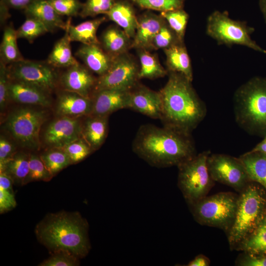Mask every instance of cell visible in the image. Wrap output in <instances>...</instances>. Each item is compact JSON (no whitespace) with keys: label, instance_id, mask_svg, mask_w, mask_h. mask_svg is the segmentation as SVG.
<instances>
[{"label":"cell","instance_id":"cell-4","mask_svg":"<svg viewBox=\"0 0 266 266\" xmlns=\"http://www.w3.org/2000/svg\"><path fill=\"white\" fill-rule=\"evenodd\" d=\"M235 122L248 133L266 135V77L255 76L239 86L234 93Z\"/></svg>","mask_w":266,"mask_h":266},{"label":"cell","instance_id":"cell-11","mask_svg":"<svg viewBox=\"0 0 266 266\" xmlns=\"http://www.w3.org/2000/svg\"><path fill=\"white\" fill-rule=\"evenodd\" d=\"M139 70L128 52L117 56L108 70L97 78L94 92L105 89L131 90L138 83Z\"/></svg>","mask_w":266,"mask_h":266},{"label":"cell","instance_id":"cell-22","mask_svg":"<svg viewBox=\"0 0 266 266\" xmlns=\"http://www.w3.org/2000/svg\"><path fill=\"white\" fill-rule=\"evenodd\" d=\"M133 3L129 0H116L106 15L107 18L121 27L132 39L137 26V17Z\"/></svg>","mask_w":266,"mask_h":266},{"label":"cell","instance_id":"cell-35","mask_svg":"<svg viewBox=\"0 0 266 266\" xmlns=\"http://www.w3.org/2000/svg\"><path fill=\"white\" fill-rule=\"evenodd\" d=\"M53 177V175L46 168L40 156L34 154H30L29 173L23 185L34 181L48 182Z\"/></svg>","mask_w":266,"mask_h":266},{"label":"cell","instance_id":"cell-38","mask_svg":"<svg viewBox=\"0 0 266 266\" xmlns=\"http://www.w3.org/2000/svg\"><path fill=\"white\" fill-rule=\"evenodd\" d=\"M179 43L180 41L174 32L166 22L155 36L150 49H166Z\"/></svg>","mask_w":266,"mask_h":266},{"label":"cell","instance_id":"cell-6","mask_svg":"<svg viewBox=\"0 0 266 266\" xmlns=\"http://www.w3.org/2000/svg\"><path fill=\"white\" fill-rule=\"evenodd\" d=\"M209 150L196 154L178 166V185L191 205L206 197L213 185L207 166Z\"/></svg>","mask_w":266,"mask_h":266},{"label":"cell","instance_id":"cell-51","mask_svg":"<svg viewBox=\"0 0 266 266\" xmlns=\"http://www.w3.org/2000/svg\"><path fill=\"white\" fill-rule=\"evenodd\" d=\"M250 151L266 154V135L263 137V139L260 142L258 143Z\"/></svg>","mask_w":266,"mask_h":266},{"label":"cell","instance_id":"cell-7","mask_svg":"<svg viewBox=\"0 0 266 266\" xmlns=\"http://www.w3.org/2000/svg\"><path fill=\"white\" fill-rule=\"evenodd\" d=\"M238 198L231 192L206 196L192 205L193 215L201 225L229 231L234 219Z\"/></svg>","mask_w":266,"mask_h":266},{"label":"cell","instance_id":"cell-18","mask_svg":"<svg viewBox=\"0 0 266 266\" xmlns=\"http://www.w3.org/2000/svg\"><path fill=\"white\" fill-rule=\"evenodd\" d=\"M92 107V97L63 90L58 96L56 110L60 116L76 118L90 115Z\"/></svg>","mask_w":266,"mask_h":266},{"label":"cell","instance_id":"cell-29","mask_svg":"<svg viewBox=\"0 0 266 266\" xmlns=\"http://www.w3.org/2000/svg\"><path fill=\"white\" fill-rule=\"evenodd\" d=\"M16 30L13 26L4 28L0 46V61L6 65L24 60L17 43Z\"/></svg>","mask_w":266,"mask_h":266},{"label":"cell","instance_id":"cell-25","mask_svg":"<svg viewBox=\"0 0 266 266\" xmlns=\"http://www.w3.org/2000/svg\"><path fill=\"white\" fill-rule=\"evenodd\" d=\"M106 20L104 16L85 21L76 25L71 24V17L67 20L65 30L67 31L70 41L81 42L83 44H100L97 36L100 26Z\"/></svg>","mask_w":266,"mask_h":266},{"label":"cell","instance_id":"cell-1","mask_svg":"<svg viewBox=\"0 0 266 266\" xmlns=\"http://www.w3.org/2000/svg\"><path fill=\"white\" fill-rule=\"evenodd\" d=\"M132 149L140 158L157 167L178 166L197 154L191 134L152 124L139 127Z\"/></svg>","mask_w":266,"mask_h":266},{"label":"cell","instance_id":"cell-28","mask_svg":"<svg viewBox=\"0 0 266 266\" xmlns=\"http://www.w3.org/2000/svg\"><path fill=\"white\" fill-rule=\"evenodd\" d=\"M54 44L47 62L55 68H68L78 64L72 54L70 39L67 31Z\"/></svg>","mask_w":266,"mask_h":266},{"label":"cell","instance_id":"cell-31","mask_svg":"<svg viewBox=\"0 0 266 266\" xmlns=\"http://www.w3.org/2000/svg\"><path fill=\"white\" fill-rule=\"evenodd\" d=\"M246 253L266 254V215L255 230L235 247Z\"/></svg>","mask_w":266,"mask_h":266},{"label":"cell","instance_id":"cell-34","mask_svg":"<svg viewBox=\"0 0 266 266\" xmlns=\"http://www.w3.org/2000/svg\"><path fill=\"white\" fill-rule=\"evenodd\" d=\"M169 27L176 33L180 41L184 42L186 26L189 19L188 14L183 8L161 12Z\"/></svg>","mask_w":266,"mask_h":266},{"label":"cell","instance_id":"cell-42","mask_svg":"<svg viewBox=\"0 0 266 266\" xmlns=\"http://www.w3.org/2000/svg\"><path fill=\"white\" fill-rule=\"evenodd\" d=\"M56 12L62 16L79 15L83 3L79 0H48Z\"/></svg>","mask_w":266,"mask_h":266},{"label":"cell","instance_id":"cell-43","mask_svg":"<svg viewBox=\"0 0 266 266\" xmlns=\"http://www.w3.org/2000/svg\"><path fill=\"white\" fill-rule=\"evenodd\" d=\"M10 81L7 66L0 61V109L4 110L9 100V87Z\"/></svg>","mask_w":266,"mask_h":266},{"label":"cell","instance_id":"cell-47","mask_svg":"<svg viewBox=\"0 0 266 266\" xmlns=\"http://www.w3.org/2000/svg\"><path fill=\"white\" fill-rule=\"evenodd\" d=\"M37 0H0L9 8L25 10Z\"/></svg>","mask_w":266,"mask_h":266},{"label":"cell","instance_id":"cell-36","mask_svg":"<svg viewBox=\"0 0 266 266\" xmlns=\"http://www.w3.org/2000/svg\"><path fill=\"white\" fill-rule=\"evenodd\" d=\"M47 32L48 30L42 22L31 17H27L24 22L16 30L17 38L25 39L30 43Z\"/></svg>","mask_w":266,"mask_h":266},{"label":"cell","instance_id":"cell-39","mask_svg":"<svg viewBox=\"0 0 266 266\" xmlns=\"http://www.w3.org/2000/svg\"><path fill=\"white\" fill-rule=\"evenodd\" d=\"M116 0H86L83 3L79 15L82 18L95 17L100 14L106 15Z\"/></svg>","mask_w":266,"mask_h":266},{"label":"cell","instance_id":"cell-37","mask_svg":"<svg viewBox=\"0 0 266 266\" xmlns=\"http://www.w3.org/2000/svg\"><path fill=\"white\" fill-rule=\"evenodd\" d=\"M138 7L148 10L166 12L183 8L185 0H129Z\"/></svg>","mask_w":266,"mask_h":266},{"label":"cell","instance_id":"cell-2","mask_svg":"<svg viewBox=\"0 0 266 266\" xmlns=\"http://www.w3.org/2000/svg\"><path fill=\"white\" fill-rule=\"evenodd\" d=\"M168 74L167 82L159 91L162 98L160 120L163 126L191 134L205 117L206 105L192 81L184 75L174 72H168Z\"/></svg>","mask_w":266,"mask_h":266},{"label":"cell","instance_id":"cell-5","mask_svg":"<svg viewBox=\"0 0 266 266\" xmlns=\"http://www.w3.org/2000/svg\"><path fill=\"white\" fill-rule=\"evenodd\" d=\"M257 184L250 181L240 192L234 219L228 231L231 248L236 247L248 236L265 214L266 191Z\"/></svg>","mask_w":266,"mask_h":266},{"label":"cell","instance_id":"cell-23","mask_svg":"<svg viewBox=\"0 0 266 266\" xmlns=\"http://www.w3.org/2000/svg\"><path fill=\"white\" fill-rule=\"evenodd\" d=\"M100 41L103 49L113 58L128 52L132 48V39L123 30L116 26L106 29Z\"/></svg>","mask_w":266,"mask_h":266},{"label":"cell","instance_id":"cell-53","mask_svg":"<svg viewBox=\"0 0 266 266\" xmlns=\"http://www.w3.org/2000/svg\"><path fill=\"white\" fill-rule=\"evenodd\" d=\"M265 214L266 215V210H265Z\"/></svg>","mask_w":266,"mask_h":266},{"label":"cell","instance_id":"cell-46","mask_svg":"<svg viewBox=\"0 0 266 266\" xmlns=\"http://www.w3.org/2000/svg\"><path fill=\"white\" fill-rule=\"evenodd\" d=\"M16 153L13 145L5 137L0 138V167L3 166Z\"/></svg>","mask_w":266,"mask_h":266},{"label":"cell","instance_id":"cell-8","mask_svg":"<svg viewBox=\"0 0 266 266\" xmlns=\"http://www.w3.org/2000/svg\"><path fill=\"white\" fill-rule=\"evenodd\" d=\"M254 31L246 22L231 19L226 11L215 10L207 19L206 33L218 44L240 45L266 54V50L251 38Z\"/></svg>","mask_w":266,"mask_h":266},{"label":"cell","instance_id":"cell-44","mask_svg":"<svg viewBox=\"0 0 266 266\" xmlns=\"http://www.w3.org/2000/svg\"><path fill=\"white\" fill-rule=\"evenodd\" d=\"M17 205L14 193L0 188V213L2 214L14 209Z\"/></svg>","mask_w":266,"mask_h":266},{"label":"cell","instance_id":"cell-3","mask_svg":"<svg viewBox=\"0 0 266 266\" xmlns=\"http://www.w3.org/2000/svg\"><path fill=\"white\" fill-rule=\"evenodd\" d=\"M88 231L89 224L79 212L62 211L47 214L36 225L34 232L50 254L66 251L82 259L91 249Z\"/></svg>","mask_w":266,"mask_h":266},{"label":"cell","instance_id":"cell-19","mask_svg":"<svg viewBox=\"0 0 266 266\" xmlns=\"http://www.w3.org/2000/svg\"><path fill=\"white\" fill-rule=\"evenodd\" d=\"M85 66L99 76L104 74L110 67L113 57L107 53L100 44H83L75 53Z\"/></svg>","mask_w":266,"mask_h":266},{"label":"cell","instance_id":"cell-14","mask_svg":"<svg viewBox=\"0 0 266 266\" xmlns=\"http://www.w3.org/2000/svg\"><path fill=\"white\" fill-rule=\"evenodd\" d=\"M66 68L59 78L63 89L92 97L97 79L92 71L79 63Z\"/></svg>","mask_w":266,"mask_h":266},{"label":"cell","instance_id":"cell-27","mask_svg":"<svg viewBox=\"0 0 266 266\" xmlns=\"http://www.w3.org/2000/svg\"><path fill=\"white\" fill-rule=\"evenodd\" d=\"M239 158L250 181L261 185L266 192V154L249 151Z\"/></svg>","mask_w":266,"mask_h":266},{"label":"cell","instance_id":"cell-41","mask_svg":"<svg viewBox=\"0 0 266 266\" xmlns=\"http://www.w3.org/2000/svg\"><path fill=\"white\" fill-rule=\"evenodd\" d=\"M50 256L40 263L38 266H78L79 259L66 251H57L50 253Z\"/></svg>","mask_w":266,"mask_h":266},{"label":"cell","instance_id":"cell-45","mask_svg":"<svg viewBox=\"0 0 266 266\" xmlns=\"http://www.w3.org/2000/svg\"><path fill=\"white\" fill-rule=\"evenodd\" d=\"M240 266H266V254L246 253L237 262Z\"/></svg>","mask_w":266,"mask_h":266},{"label":"cell","instance_id":"cell-17","mask_svg":"<svg viewBox=\"0 0 266 266\" xmlns=\"http://www.w3.org/2000/svg\"><path fill=\"white\" fill-rule=\"evenodd\" d=\"M165 22V19L161 15L151 11H146L138 16L132 48L150 49L153 38Z\"/></svg>","mask_w":266,"mask_h":266},{"label":"cell","instance_id":"cell-49","mask_svg":"<svg viewBox=\"0 0 266 266\" xmlns=\"http://www.w3.org/2000/svg\"><path fill=\"white\" fill-rule=\"evenodd\" d=\"M210 261L206 256L200 254L197 256L187 265L188 266H208Z\"/></svg>","mask_w":266,"mask_h":266},{"label":"cell","instance_id":"cell-33","mask_svg":"<svg viewBox=\"0 0 266 266\" xmlns=\"http://www.w3.org/2000/svg\"><path fill=\"white\" fill-rule=\"evenodd\" d=\"M40 157L53 176L71 165L68 156L63 149L51 148L41 154Z\"/></svg>","mask_w":266,"mask_h":266},{"label":"cell","instance_id":"cell-26","mask_svg":"<svg viewBox=\"0 0 266 266\" xmlns=\"http://www.w3.org/2000/svg\"><path fill=\"white\" fill-rule=\"evenodd\" d=\"M168 72L180 73L192 82L193 73L190 57L183 43L164 50Z\"/></svg>","mask_w":266,"mask_h":266},{"label":"cell","instance_id":"cell-12","mask_svg":"<svg viewBox=\"0 0 266 266\" xmlns=\"http://www.w3.org/2000/svg\"><path fill=\"white\" fill-rule=\"evenodd\" d=\"M209 173L214 181L240 192L251 181L239 158L223 154L210 153L207 159Z\"/></svg>","mask_w":266,"mask_h":266},{"label":"cell","instance_id":"cell-48","mask_svg":"<svg viewBox=\"0 0 266 266\" xmlns=\"http://www.w3.org/2000/svg\"><path fill=\"white\" fill-rule=\"evenodd\" d=\"M14 184L12 179L3 172H0V188L14 192L12 185Z\"/></svg>","mask_w":266,"mask_h":266},{"label":"cell","instance_id":"cell-15","mask_svg":"<svg viewBox=\"0 0 266 266\" xmlns=\"http://www.w3.org/2000/svg\"><path fill=\"white\" fill-rule=\"evenodd\" d=\"M128 108L150 118L160 119L162 98L160 91L138 83L130 91Z\"/></svg>","mask_w":266,"mask_h":266},{"label":"cell","instance_id":"cell-16","mask_svg":"<svg viewBox=\"0 0 266 266\" xmlns=\"http://www.w3.org/2000/svg\"><path fill=\"white\" fill-rule=\"evenodd\" d=\"M130 91L105 89L93 93L91 115L108 116L123 108H128Z\"/></svg>","mask_w":266,"mask_h":266},{"label":"cell","instance_id":"cell-21","mask_svg":"<svg viewBox=\"0 0 266 266\" xmlns=\"http://www.w3.org/2000/svg\"><path fill=\"white\" fill-rule=\"evenodd\" d=\"M26 17L34 18L46 27L48 32L62 29L65 30L67 21L65 22L48 0H37L25 10Z\"/></svg>","mask_w":266,"mask_h":266},{"label":"cell","instance_id":"cell-32","mask_svg":"<svg viewBox=\"0 0 266 266\" xmlns=\"http://www.w3.org/2000/svg\"><path fill=\"white\" fill-rule=\"evenodd\" d=\"M138 55L140 62L139 79H154L168 74L167 70L161 65L156 56L150 53L148 50L138 49Z\"/></svg>","mask_w":266,"mask_h":266},{"label":"cell","instance_id":"cell-24","mask_svg":"<svg viewBox=\"0 0 266 266\" xmlns=\"http://www.w3.org/2000/svg\"><path fill=\"white\" fill-rule=\"evenodd\" d=\"M108 117L90 115L82 124V137L93 151L101 146L107 136Z\"/></svg>","mask_w":266,"mask_h":266},{"label":"cell","instance_id":"cell-30","mask_svg":"<svg viewBox=\"0 0 266 266\" xmlns=\"http://www.w3.org/2000/svg\"><path fill=\"white\" fill-rule=\"evenodd\" d=\"M30 155L24 152H16L4 165L0 167L3 172L12 179L14 184L23 186L29 170Z\"/></svg>","mask_w":266,"mask_h":266},{"label":"cell","instance_id":"cell-50","mask_svg":"<svg viewBox=\"0 0 266 266\" xmlns=\"http://www.w3.org/2000/svg\"><path fill=\"white\" fill-rule=\"evenodd\" d=\"M9 7L2 1H0V22L3 26L10 17Z\"/></svg>","mask_w":266,"mask_h":266},{"label":"cell","instance_id":"cell-10","mask_svg":"<svg viewBox=\"0 0 266 266\" xmlns=\"http://www.w3.org/2000/svg\"><path fill=\"white\" fill-rule=\"evenodd\" d=\"M12 79L35 86L50 94L58 83L59 78L55 67L46 61L24 59L7 65Z\"/></svg>","mask_w":266,"mask_h":266},{"label":"cell","instance_id":"cell-52","mask_svg":"<svg viewBox=\"0 0 266 266\" xmlns=\"http://www.w3.org/2000/svg\"><path fill=\"white\" fill-rule=\"evenodd\" d=\"M259 5L266 23V0H259Z\"/></svg>","mask_w":266,"mask_h":266},{"label":"cell","instance_id":"cell-40","mask_svg":"<svg viewBox=\"0 0 266 266\" xmlns=\"http://www.w3.org/2000/svg\"><path fill=\"white\" fill-rule=\"evenodd\" d=\"M62 149L68 156L71 165L83 161L93 151L82 137L71 142Z\"/></svg>","mask_w":266,"mask_h":266},{"label":"cell","instance_id":"cell-9","mask_svg":"<svg viewBox=\"0 0 266 266\" xmlns=\"http://www.w3.org/2000/svg\"><path fill=\"white\" fill-rule=\"evenodd\" d=\"M46 118L44 111L21 108L8 115L5 127L22 147L38 150L40 147V130Z\"/></svg>","mask_w":266,"mask_h":266},{"label":"cell","instance_id":"cell-13","mask_svg":"<svg viewBox=\"0 0 266 266\" xmlns=\"http://www.w3.org/2000/svg\"><path fill=\"white\" fill-rule=\"evenodd\" d=\"M82 124L75 118L61 116L51 122L44 133V141L51 148L62 149L82 137Z\"/></svg>","mask_w":266,"mask_h":266},{"label":"cell","instance_id":"cell-20","mask_svg":"<svg viewBox=\"0 0 266 266\" xmlns=\"http://www.w3.org/2000/svg\"><path fill=\"white\" fill-rule=\"evenodd\" d=\"M10 100L18 103L49 106V94L26 83L10 78L9 87Z\"/></svg>","mask_w":266,"mask_h":266}]
</instances>
